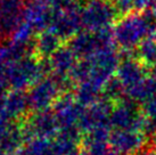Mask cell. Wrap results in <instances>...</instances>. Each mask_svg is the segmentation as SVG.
Listing matches in <instances>:
<instances>
[{"label":"cell","mask_w":156,"mask_h":155,"mask_svg":"<svg viewBox=\"0 0 156 155\" xmlns=\"http://www.w3.org/2000/svg\"><path fill=\"white\" fill-rule=\"evenodd\" d=\"M152 138L137 130H111L109 148L120 155H138L148 145Z\"/></svg>","instance_id":"obj_1"},{"label":"cell","mask_w":156,"mask_h":155,"mask_svg":"<svg viewBox=\"0 0 156 155\" xmlns=\"http://www.w3.org/2000/svg\"><path fill=\"white\" fill-rule=\"evenodd\" d=\"M10 124H12L10 121L6 120L5 117L0 116V144L2 142L4 138L6 137V135L8 132L9 128H10Z\"/></svg>","instance_id":"obj_2"},{"label":"cell","mask_w":156,"mask_h":155,"mask_svg":"<svg viewBox=\"0 0 156 155\" xmlns=\"http://www.w3.org/2000/svg\"><path fill=\"white\" fill-rule=\"evenodd\" d=\"M69 155H86L84 153H83L81 150H76V151H74V152H72V153H69Z\"/></svg>","instance_id":"obj_3"},{"label":"cell","mask_w":156,"mask_h":155,"mask_svg":"<svg viewBox=\"0 0 156 155\" xmlns=\"http://www.w3.org/2000/svg\"><path fill=\"white\" fill-rule=\"evenodd\" d=\"M105 155H120V154H117V153H115V152H113L112 150H109V151L107 152Z\"/></svg>","instance_id":"obj_4"},{"label":"cell","mask_w":156,"mask_h":155,"mask_svg":"<svg viewBox=\"0 0 156 155\" xmlns=\"http://www.w3.org/2000/svg\"><path fill=\"white\" fill-rule=\"evenodd\" d=\"M0 155H5V154L2 153V152H0Z\"/></svg>","instance_id":"obj_5"}]
</instances>
